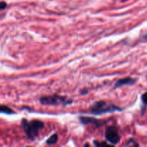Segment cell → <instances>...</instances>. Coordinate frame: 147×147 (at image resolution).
<instances>
[{
	"instance_id": "cell-11",
	"label": "cell",
	"mask_w": 147,
	"mask_h": 147,
	"mask_svg": "<svg viewBox=\"0 0 147 147\" xmlns=\"http://www.w3.org/2000/svg\"><path fill=\"white\" fill-rule=\"evenodd\" d=\"M142 101L144 106H147V92L142 96Z\"/></svg>"
},
{
	"instance_id": "cell-6",
	"label": "cell",
	"mask_w": 147,
	"mask_h": 147,
	"mask_svg": "<svg viewBox=\"0 0 147 147\" xmlns=\"http://www.w3.org/2000/svg\"><path fill=\"white\" fill-rule=\"evenodd\" d=\"M136 81H137V79L130 77L119 79L115 83L114 88H119L125 86H132V85H134Z\"/></svg>"
},
{
	"instance_id": "cell-4",
	"label": "cell",
	"mask_w": 147,
	"mask_h": 147,
	"mask_svg": "<svg viewBox=\"0 0 147 147\" xmlns=\"http://www.w3.org/2000/svg\"><path fill=\"white\" fill-rule=\"evenodd\" d=\"M105 138L106 141L112 145H116L121 140V136L117 128L114 126H109L106 127L105 130Z\"/></svg>"
},
{
	"instance_id": "cell-9",
	"label": "cell",
	"mask_w": 147,
	"mask_h": 147,
	"mask_svg": "<svg viewBox=\"0 0 147 147\" xmlns=\"http://www.w3.org/2000/svg\"><path fill=\"white\" fill-rule=\"evenodd\" d=\"M93 144L96 146H112L113 145L109 144H107L105 142H99V141H94L93 142Z\"/></svg>"
},
{
	"instance_id": "cell-10",
	"label": "cell",
	"mask_w": 147,
	"mask_h": 147,
	"mask_svg": "<svg viewBox=\"0 0 147 147\" xmlns=\"http://www.w3.org/2000/svg\"><path fill=\"white\" fill-rule=\"evenodd\" d=\"M126 146H139V144L134 139H130L127 141L126 144Z\"/></svg>"
},
{
	"instance_id": "cell-15",
	"label": "cell",
	"mask_w": 147,
	"mask_h": 147,
	"mask_svg": "<svg viewBox=\"0 0 147 147\" xmlns=\"http://www.w3.org/2000/svg\"><path fill=\"white\" fill-rule=\"evenodd\" d=\"M127 1V0H121L122 2H124V1Z\"/></svg>"
},
{
	"instance_id": "cell-7",
	"label": "cell",
	"mask_w": 147,
	"mask_h": 147,
	"mask_svg": "<svg viewBox=\"0 0 147 147\" xmlns=\"http://www.w3.org/2000/svg\"><path fill=\"white\" fill-rule=\"evenodd\" d=\"M0 113H5V114H8V115H11V114H14V113H15V112H14L12 109H10L9 106L1 105V106H0Z\"/></svg>"
},
{
	"instance_id": "cell-13",
	"label": "cell",
	"mask_w": 147,
	"mask_h": 147,
	"mask_svg": "<svg viewBox=\"0 0 147 147\" xmlns=\"http://www.w3.org/2000/svg\"><path fill=\"white\" fill-rule=\"evenodd\" d=\"M7 7V4L5 2V1H1V3H0V9L2 11V10H4V9H6V7Z\"/></svg>"
},
{
	"instance_id": "cell-12",
	"label": "cell",
	"mask_w": 147,
	"mask_h": 147,
	"mask_svg": "<svg viewBox=\"0 0 147 147\" xmlns=\"http://www.w3.org/2000/svg\"><path fill=\"white\" fill-rule=\"evenodd\" d=\"M140 38L142 42H147V31L141 36Z\"/></svg>"
},
{
	"instance_id": "cell-3",
	"label": "cell",
	"mask_w": 147,
	"mask_h": 147,
	"mask_svg": "<svg viewBox=\"0 0 147 147\" xmlns=\"http://www.w3.org/2000/svg\"><path fill=\"white\" fill-rule=\"evenodd\" d=\"M39 101L43 106H66L71 105L73 103V99L68 98L66 96H59V95L42 96L39 98Z\"/></svg>"
},
{
	"instance_id": "cell-16",
	"label": "cell",
	"mask_w": 147,
	"mask_h": 147,
	"mask_svg": "<svg viewBox=\"0 0 147 147\" xmlns=\"http://www.w3.org/2000/svg\"><path fill=\"white\" fill-rule=\"evenodd\" d=\"M89 146V144H85V146Z\"/></svg>"
},
{
	"instance_id": "cell-1",
	"label": "cell",
	"mask_w": 147,
	"mask_h": 147,
	"mask_svg": "<svg viewBox=\"0 0 147 147\" xmlns=\"http://www.w3.org/2000/svg\"><path fill=\"white\" fill-rule=\"evenodd\" d=\"M22 127L25 133L26 136L30 140L34 141L38 136L39 131L44 129L45 124L42 121L37 119L28 121L23 119L21 121Z\"/></svg>"
},
{
	"instance_id": "cell-14",
	"label": "cell",
	"mask_w": 147,
	"mask_h": 147,
	"mask_svg": "<svg viewBox=\"0 0 147 147\" xmlns=\"http://www.w3.org/2000/svg\"><path fill=\"white\" fill-rule=\"evenodd\" d=\"M80 94L83 95V96H84V95L87 94L88 93V90H87V89H83V90H81V91L80 92Z\"/></svg>"
},
{
	"instance_id": "cell-5",
	"label": "cell",
	"mask_w": 147,
	"mask_h": 147,
	"mask_svg": "<svg viewBox=\"0 0 147 147\" xmlns=\"http://www.w3.org/2000/svg\"><path fill=\"white\" fill-rule=\"evenodd\" d=\"M79 121L80 123L83 125H93L96 128H100L106 123V121L99 120V119H95L93 117H89V116H79Z\"/></svg>"
},
{
	"instance_id": "cell-8",
	"label": "cell",
	"mask_w": 147,
	"mask_h": 147,
	"mask_svg": "<svg viewBox=\"0 0 147 147\" xmlns=\"http://www.w3.org/2000/svg\"><path fill=\"white\" fill-rule=\"evenodd\" d=\"M57 140H58V135L56 134H54L52 136H50L48 139L46 141V144L47 145H53L55 144L57 142Z\"/></svg>"
},
{
	"instance_id": "cell-2",
	"label": "cell",
	"mask_w": 147,
	"mask_h": 147,
	"mask_svg": "<svg viewBox=\"0 0 147 147\" xmlns=\"http://www.w3.org/2000/svg\"><path fill=\"white\" fill-rule=\"evenodd\" d=\"M122 109L119 108V106L114 104L109 103V102L104 101V100H100L96 101L91 105L89 109L90 113L96 116H100L102 114L106 113H111L116 111H121Z\"/></svg>"
}]
</instances>
